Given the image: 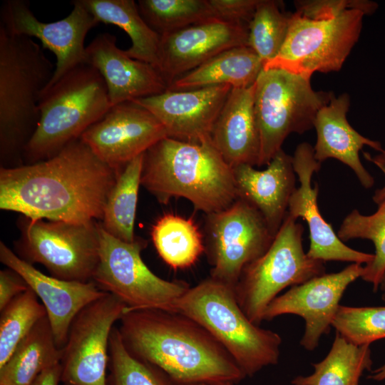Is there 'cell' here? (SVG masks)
Instances as JSON below:
<instances>
[{
	"label": "cell",
	"instance_id": "cell-1",
	"mask_svg": "<svg viewBox=\"0 0 385 385\" xmlns=\"http://www.w3.org/2000/svg\"><path fill=\"white\" fill-rule=\"evenodd\" d=\"M120 170L103 162L79 138L46 160L1 167L0 208L31 220H102Z\"/></svg>",
	"mask_w": 385,
	"mask_h": 385
},
{
	"label": "cell",
	"instance_id": "cell-2",
	"mask_svg": "<svg viewBox=\"0 0 385 385\" xmlns=\"http://www.w3.org/2000/svg\"><path fill=\"white\" fill-rule=\"evenodd\" d=\"M118 327L125 348L155 366L175 385L237 384L246 376L202 326L176 312H125Z\"/></svg>",
	"mask_w": 385,
	"mask_h": 385
},
{
	"label": "cell",
	"instance_id": "cell-3",
	"mask_svg": "<svg viewBox=\"0 0 385 385\" xmlns=\"http://www.w3.org/2000/svg\"><path fill=\"white\" fill-rule=\"evenodd\" d=\"M140 183L162 204L183 197L206 215L237 198L232 168L210 140H160L144 153Z\"/></svg>",
	"mask_w": 385,
	"mask_h": 385
},
{
	"label": "cell",
	"instance_id": "cell-4",
	"mask_svg": "<svg viewBox=\"0 0 385 385\" xmlns=\"http://www.w3.org/2000/svg\"><path fill=\"white\" fill-rule=\"evenodd\" d=\"M55 68L31 38L0 25V157L2 166L23 165L24 149L40 119L38 101Z\"/></svg>",
	"mask_w": 385,
	"mask_h": 385
},
{
	"label": "cell",
	"instance_id": "cell-5",
	"mask_svg": "<svg viewBox=\"0 0 385 385\" xmlns=\"http://www.w3.org/2000/svg\"><path fill=\"white\" fill-rule=\"evenodd\" d=\"M175 311L209 332L245 376L279 361L280 335L252 323L239 306L234 289L222 282L209 277L190 287L178 300Z\"/></svg>",
	"mask_w": 385,
	"mask_h": 385
},
{
	"label": "cell",
	"instance_id": "cell-6",
	"mask_svg": "<svg viewBox=\"0 0 385 385\" xmlns=\"http://www.w3.org/2000/svg\"><path fill=\"white\" fill-rule=\"evenodd\" d=\"M111 107L101 74L87 63L76 66L41 92L40 119L24 159L31 164L54 156L79 139Z\"/></svg>",
	"mask_w": 385,
	"mask_h": 385
},
{
	"label": "cell",
	"instance_id": "cell-7",
	"mask_svg": "<svg viewBox=\"0 0 385 385\" xmlns=\"http://www.w3.org/2000/svg\"><path fill=\"white\" fill-rule=\"evenodd\" d=\"M334 96L332 92L315 91L309 78L279 68L262 69L254 95L260 140L257 166L267 165L289 134L313 128L317 112Z\"/></svg>",
	"mask_w": 385,
	"mask_h": 385
},
{
	"label": "cell",
	"instance_id": "cell-8",
	"mask_svg": "<svg viewBox=\"0 0 385 385\" xmlns=\"http://www.w3.org/2000/svg\"><path fill=\"white\" fill-rule=\"evenodd\" d=\"M304 227L287 215L267 250L248 265L235 287L237 302L255 324L279 294L325 272L324 262L310 258L303 247Z\"/></svg>",
	"mask_w": 385,
	"mask_h": 385
},
{
	"label": "cell",
	"instance_id": "cell-9",
	"mask_svg": "<svg viewBox=\"0 0 385 385\" xmlns=\"http://www.w3.org/2000/svg\"><path fill=\"white\" fill-rule=\"evenodd\" d=\"M99 262L93 282L103 291L118 298L126 311L160 309L176 312L178 300L190 285L183 281L166 280L145 264L141 252L146 242L136 239L127 242L115 238L99 224Z\"/></svg>",
	"mask_w": 385,
	"mask_h": 385
},
{
	"label": "cell",
	"instance_id": "cell-10",
	"mask_svg": "<svg viewBox=\"0 0 385 385\" xmlns=\"http://www.w3.org/2000/svg\"><path fill=\"white\" fill-rule=\"evenodd\" d=\"M364 16L358 9L324 19L291 14L283 45L263 69L279 68L309 78L315 72L339 71L359 38Z\"/></svg>",
	"mask_w": 385,
	"mask_h": 385
},
{
	"label": "cell",
	"instance_id": "cell-11",
	"mask_svg": "<svg viewBox=\"0 0 385 385\" xmlns=\"http://www.w3.org/2000/svg\"><path fill=\"white\" fill-rule=\"evenodd\" d=\"M21 219L18 256L58 279L90 282L99 262V223Z\"/></svg>",
	"mask_w": 385,
	"mask_h": 385
},
{
	"label": "cell",
	"instance_id": "cell-12",
	"mask_svg": "<svg viewBox=\"0 0 385 385\" xmlns=\"http://www.w3.org/2000/svg\"><path fill=\"white\" fill-rule=\"evenodd\" d=\"M206 232L210 277L233 289L244 269L267 250L275 236L259 211L240 198L207 215Z\"/></svg>",
	"mask_w": 385,
	"mask_h": 385
},
{
	"label": "cell",
	"instance_id": "cell-13",
	"mask_svg": "<svg viewBox=\"0 0 385 385\" xmlns=\"http://www.w3.org/2000/svg\"><path fill=\"white\" fill-rule=\"evenodd\" d=\"M126 308L118 298L106 292L76 316L61 349L63 385H108L110 336Z\"/></svg>",
	"mask_w": 385,
	"mask_h": 385
},
{
	"label": "cell",
	"instance_id": "cell-14",
	"mask_svg": "<svg viewBox=\"0 0 385 385\" xmlns=\"http://www.w3.org/2000/svg\"><path fill=\"white\" fill-rule=\"evenodd\" d=\"M71 4L73 8L68 16L51 23L38 20L27 1L7 0L1 8L0 25L7 33L36 37L41 41L43 48L56 55L55 71L45 88L76 66L85 63L86 36L99 23L79 0L72 1Z\"/></svg>",
	"mask_w": 385,
	"mask_h": 385
},
{
	"label": "cell",
	"instance_id": "cell-15",
	"mask_svg": "<svg viewBox=\"0 0 385 385\" xmlns=\"http://www.w3.org/2000/svg\"><path fill=\"white\" fill-rule=\"evenodd\" d=\"M364 266L351 263L338 272L324 273L302 284L293 286L277 296L267 307L265 320L284 314H294L304 320L300 345L314 350L324 334L329 333L344 292L358 278Z\"/></svg>",
	"mask_w": 385,
	"mask_h": 385
},
{
	"label": "cell",
	"instance_id": "cell-16",
	"mask_svg": "<svg viewBox=\"0 0 385 385\" xmlns=\"http://www.w3.org/2000/svg\"><path fill=\"white\" fill-rule=\"evenodd\" d=\"M166 137L165 128L150 111L128 101L111 106L80 139L103 162L120 170Z\"/></svg>",
	"mask_w": 385,
	"mask_h": 385
},
{
	"label": "cell",
	"instance_id": "cell-17",
	"mask_svg": "<svg viewBox=\"0 0 385 385\" xmlns=\"http://www.w3.org/2000/svg\"><path fill=\"white\" fill-rule=\"evenodd\" d=\"M248 24L213 19L160 36L156 69L174 80L230 48L247 46Z\"/></svg>",
	"mask_w": 385,
	"mask_h": 385
},
{
	"label": "cell",
	"instance_id": "cell-18",
	"mask_svg": "<svg viewBox=\"0 0 385 385\" xmlns=\"http://www.w3.org/2000/svg\"><path fill=\"white\" fill-rule=\"evenodd\" d=\"M292 162L299 186L290 197L287 214L295 220L301 217L307 223L310 240L307 255L324 262L369 263L374 258V254L358 251L346 245L319 212L318 185L316 184L313 187L312 179L314 173L319 170L321 163L314 158L313 147L307 143L298 145L292 156Z\"/></svg>",
	"mask_w": 385,
	"mask_h": 385
},
{
	"label": "cell",
	"instance_id": "cell-19",
	"mask_svg": "<svg viewBox=\"0 0 385 385\" xmlns=\"http://www.w3.org/2000/svg\"><path fill=\"white\" fill-rule=\"evenodd\" d=\"M232 87L218 85L187 91H170L132 102L150 111L168 138L189 141L210 140L214 124Z\"/></svg>",
	"mask_w": 385,
	"mask_h": 385
},
{
	"label": "cell",
	"instance_id": "cell-20",
	"mask_svg": "<svg viewBox=\"0 0 385 385\" xmlns=\"http://www.w3.org/2000/svg\"><path fill=\"white\" fill-rule=\"evenodd\" d=\"M0 260L19 273L44 306L57 346L67 341L70 326L76 316L106 292L94 282L68 281L46 275L20 258L3 242H0Z\"/></svg>",
	"mask_w": 385,
	"mask_h": 385
},
{
	"label": "cell",
	"instance_id": "cell-21",
	"mask_svg": "<svg viewBox=\"0 0 385 385\" xmlns=\"http://www.w3.org/2000/svg\"><path fill=\"white\" fill-rule=\"evenodd\" d=\"M85 63L103 76L111 106L159 94L168 88L154 66L130 58L109 33L97 35L86 47Z\"/></svg>",
	"mask_w": 385,
	"mask_h": 385
},
{
	"label": "cell",
	"instance_id": "cell-22",
	"mask_svg": "<svg viewBox=\"0 0 385 385\" xmlns=\"http://www.w3.org/2000/svg\"><path fill=\"white\" fill-rule=\"evenodd\" d=\"M237 198L252 205L275 235L297 188L292 156L281 149L264 170L242 164L232 168Z\"/></svg>",
	"mask_w": 385,
	"mask_h": 385
},
{
	"label": "cell",
	"instance_id": "cell-23",
	"mask_svg": "<svg viewBox=\"0 0 385 385\" xmlns=\"http://www.w3.org/2000/svg\"><path fill=\"white\" fill-rule=\"evenodd\" d=\"M349 104V95L344 93L334 96L317 112L314 122V158L320 163L329 158L341 161L354 171L363 187L370 188L374 180L363 166L359 153L364 145L379 152L383 148L379 142L361 135L350 125L346 119Z\"/></svg>",
	"mask_w": 385,
	"mask_h": 385
},
{
	"label": "cell",
	"instance_id": "cell-24",
	"mask_svg": "<svg viewBox=\"0 0 385 385\" xmlns=\"http://www.w3.org/2000/svg\"><path fill=\"white\" fill-rule=\"evenodd\" d=\"M255 83L247 88H232L212 128L210 140L232 168L257 166L260 133L254 109Z\"/></svg>",
	"mask_w": 385,
	"mask_h": 385
},
{
	"label": "cell",
	"instance_id": "cell-25",
	"mask_svg": "<svg viewBox=\"0 0 385 385\" xmlns=\"http://www.w3.org/2000/svg\"><path fill=\"white\" fill-rule=\"evenodd\" d=\"M263 69V62L248 46L226 50L174 80L170 91H187L229 85L247 88L253 85Z\"/></svg>",
	"mask_w": 385,
	"mask_h": 385
},
{
	"label": "cell",
	"instance_id": "cell-26",
	"mask_svg": "<svg viewBox=\"0 0 385 385\" xmlns=\"http://www.w3.org/2000/svg\"><path fill=\"white\" fill-rule=\"evenodd\" d=\"M61 349L56 344L47 316L41 319L0 367V385H30L44 370L60 364Z\"/></svg>",
	"mask_w": 385,
	"mask_h": 385
},
{
	"label": "cell",
	"instance_id": "cell-27",
	"mask_svg": "<svg viewBox=\"0 0 385 385\" xmlns=\"http://www.w3.org/2000/svg\"><path fill=\"white\" fill-rule=\"evenodd\" d=\"M98 22L123 29L132 46L125 51L130 58L156 68L160 35L153 30L140 14L133 0H79Z\"/></svg>",
	"mask_w": 385,
	"mask_h": 385
},
{
	"label": "cell",
	"instance_id": "cell-28",
	"mask_svg": "<svg viewBox=\"0 0 385 385\" xmlns=\"http://www.w3.org/2000/svg\"><path fill=\"white\" fill-rule=\"evenodd\" d=\"M373 361L370 345L357 346L336 333L326 356L312 364L314 371L299 375L292 385H359L366 371L371 370Z\"/></svg>",
	"mask_w": 385,
	"mask_h": 385
},
{
	"label": "cell",
	"instance_id": "cell-29",
	"mask_svg": "<svg viewBox=\"0 0 385 385\" xmlns=\"http://www.w3.org/2000/svg\"><path fill=\"white\" fill-rule=\"evenodd\" d=\"M144 154L120 171L108 196L101 222L106 232L127 242L135 240L134 226Z\"/></svg>",
	"mask_w": 385,
	"mask_h": 385
},
{
	"label": "cell",
	"instance_id": "cell-30",
	"mask_svg": "<svg viewBox=\"0 0 385 385\" xmlns=\"http://www.w3.org/2000/svg\"><path fill=\"white\" fill-rule=\"evenodd\" d=\"M151 237L159 256L174 270L191 267L205 250L195 222L173 214H166L156 221Z\"/></svg>",
	"mask_w": 385,
	"mask_h": 385
},
{
	"label": "cell",
	"instance_id": "cell-31",
	"mask_svg": "<svg viewBox=\"0 0 385 385\" xmlns=\"http://www.w3.org/2000/svg\"><path fill=\"white\" fill-rule=\"evenodd\" d=\"M337 235L342 242L360 238L373 242L374 258L364 266L361 279L371 283L374 292L378 291L385 274V201L378 205L376 212L369 215L353 210L343 220Z\"/></svg>",
	"mask_w": 385,
	"mask_h": 385
},
{
	"label": "cell",
	"instance_id": "cell-32",
	"mask_svg": "<svg viewBox=\"0 0 385 385\" xmlns=\"http://www.w3.org/2000/svg\"><path fill=\"white\" fill-rule=\"evenodd\" d=\"M138 6L145 21L160 36L217 19L209 0H139Z\"/></svg>",
	"mask_w": 385,
	"mask_h": 385
},
{
	"label": "cell",
	"instance_id": "cell-33",
	"mask_svg": "<svg viewBox=\"0 0 385 385\" xmlns=\"http://www.w3.org/2000/svg\"><path fill=\"white\" fill-rule=\"evenodd\" d=\"M46 316L44 306L30 287L1 310L0 367L8 361L34 326Z\"/></svg>",
	"mask_w": 385,
	"mask_h": 385
},
{
	"label": "cell",
	"instance_id": "cell-34",
	"mask_svg": "<svg viewBox=\"0 0 385 385\" xmlns=\"http://www.w3.org/2000/svg\"><path fill=\"white\" fill-rule=\"evenodd\" d=\"M279 5L277 1L260 0L248 25L247 46L263 66L277 56L288 32L291 14L284 13Z\"/></svg>",
	"mask_w": 385,
	"mask_h": 385
},
{
	"label": "cell",
	"instance_id": "cell-35",
	"mask_svg": "<svg viewBox=\"0 0 385 385\" xmlns=\"http://www.w3.org/2000/svg\"><path fill=\"white\" fill-rule=\"evenodd\" d=\"M108 385H175L158 368L132 355L113 327L109 340Z\"/></svg>",
	"mask_w": 385,
	"mask_h": 385
},
{
	"label": "cell",
	"instance_id": "cell-36",
	"mask_svg": "<svg viewBox=\"0 0 385 385\" xmlns=\"http://www.w3.org/2000/svg\"><path fill=\"white\" fill-rule=\"evenodd\" d=\"M332 327L347 342L370 345L385 339V306L349 307L339 305Z\"/></svg>",
	"mask_w": 385,
	"mask_h": 385
},
{
	"label": "cell",
	"instance_id": "cell-37",
	"mask_svg": "<svg viewBox=\"0 0 385 385\" xmlns=\"http://www.w3.org/2000/svg\"><path fill=\"white\" fill-rule=\"evenodd\" d=\"M294 4L296 12L311 19H332L348 9H358L371 15L378 8L377 3L366 0L297 1Z\"/></svg>",
	"mask_w": 385,
	"mask_h": 385
},
{
	"label": "cell",
	"instance_id": "cell-38",
	"mask_svg": "<svg viewBox=\"0 0 385 385\" xmlns=\"http://www.w3.org/2000/svg\"><path fill=\"white\" fill-rule=\"evenodd\" d=\"M260 0H209L219 20L248 24Z\"/></svg>",
	"mask_w": 385,
	"mask_h": 385
},
{
	"label": "cell",
	"instance_id": "cell-39",
	"mask_svg": "<svg viewBox=\"0 0 385 385\" xmlns=\"http://www.w3.org/2000/svg\"><path fill=\"white\" fill-rule=\"evenodd\" d=\"M29 288L24 279L16 271L7 268L0 271V311L14 298Z\"/></svg>",
	"mask_w": 385,
	"mask_h": 385
},
{
	"label": "cell",
	"instance_id": "cell-40",
	"mask_svg": "<svg viewBox=\"0 0 385 385\" xmlns=\"http://www.w3.org/2000/svg\"><path fill=\"white\" fill-rule=\"evenodd\" d=\"M365 158L377 166L385 175V150H382L379 153L372 155L369 153H363ZM373 201L379 205L385 201V185L376 190L372 197Z\"/></svg>",
	"mask_w": 385,
	"mask_h": 385
},
{
	"label": "cell",
	"instance_id": "cell-41",
	"mask_svg": "<svg viewBox=\"0 0 385 385\" xmlns=\"http://www.w3.org/2000/svg\"><path fill=\"white\" fill-rule=\"evenodd\" d=\"M61 375V365L58 364L41 372L30 385H58Z\"/></svg>",
	"mask_w": 385,
	"mask_h": 385
},
{
	"label": "cell",
	"instance_id": "cell-42",
	"mask_svg": "<svg viewBox=\"0 0 385 385\" xmlns=\"http://www.w3.org/2000/svg\"><path fill=\"white\" fill-rule=\"evenodd\" d=\"M367 378L375 381H382L385 380V363L377 369L371 371Z\"/></svg>",
	"mask_w": 385,
	"mask_h": 385
},
{
	"label": "cell",
	"instance_id": "cell-43",
	"mask_svg": "<svg viewBox=\"0 0 385 385\" xmlns=\"http://www.w3.org/2000/svg\"><path fill=\"white\" fill-rule=\"evenodd\" d=\"M379 289L381 292V299L385 302V274L384 275V277H383V278H382V279H381V281L380 282Z\"/></svg>",
	"mask_w": 385,
	"mask_h": 385
},
{
	"label": "cell",
	"instance_id": "cell-44",
	"mask_svg": "<svg viewBox=\"0 0 385 385\" xmlns=\"http://www.w3.org/2000/svg\"><path fill=\"white\" fill-rule=\"evenodd\" d=\"M195 385H234L231 383H221V384H195Z\"/></svg>",
	"mask_w": 385,
	"mask_h": 385
}]
</instances>
